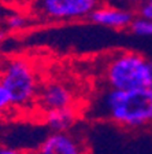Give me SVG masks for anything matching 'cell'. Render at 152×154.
<instances>
[{
    "label": "cell",
    "mask_w": 152,
    "mask_h": 154,
    "mask_svg": "<svg viewBox=\"0 0 152 154\" xmlns=\"http://www.w3.org/2000/svg\"><path fill=\"white\" fill-rule=\"evenodd\" d=\"M86 113L92 119L108 121L127 131L145 129L152 125V91L103 87Z\"/></svg>",
    "instance_id": "1"
},
{
    "label": "cell",
    "mask_w": 152,
    "mask_h": 154,
    "mask_svg": "<svg viewBox=\"0 0 152 154\" xmlns=\"http://www.w3.org/2000/svg\"><path fill=\"white\" fill-rule=\"evenodd\" d=\"M0 80L13 109H28L36 105L40 90L36 69L25 58H8L0 65Z\"/></svg>",
    "instance_id": "2"
},
{
    "label": "cell",
    "mask_w": 152,
    "mask_h": 154,
    "mask_svg": "<svg viewBox=\"0 0 152 154\" xmlns=\"http://www.w3.org/2000/svg\"><path fill=\"white\" fill-rule=\"evenodd\" d=\"M149 59L133 51H121L108 58L101 79L103 87L118 90L147 88Z\"/></svg>",
    "instance_id": "3"
},
{
    "label": "cell",
    "mask_w": 152,
    "mask_h": 154,
    "mask_svg": "<svg viewBox=\"0 0 152 154\" xmlns=\"http://www.w3.org/2000/svg\"><path fill=\"white\" fill-rule=\"evenodd\" d=\"M103 0H30L28 13L40 22H67L88 19Z\"/></svg>",
    "instance_id": "4"
},
{
    "label": "cell",
    "mask_w": 152,
    "mask_h": 154,
    "mask_svg": "<svg viewBox=\"0 0 152 154\" xmlns=\"http://www.w3.org/2000/svg\"><path fill=\"white\" fill-rule=\"evenodd\" d=\"M36 154H89L84 138L70 131L51 132L38 144Z\"/></svg>",
    "instance_id": "5"
},
{
    "label": "cell",
    "mask_w": 152,
    "mask_h": 154,
    "mask_svg": "<svg viewBox=\"0 0 152 154\" xmlns=\"http://www.w3.org/2000/svg\"><path fill=\"white\" fill-rule=\"evenodd\" d=\"M36 105L43 112L70 107L74 106V94L71 88H69L62 81L49 80L40 85Z\"/></svg>",
    "instance_id": "6"
},
{
    "label": "cell",
    "mask_w": 152,
    "mask_h": 154,
    "mask_svg": "<svg viewBox=\"0 0 152 154\" xmlns=\"http://www.w3.org/2000/svg\"><path fill=\"white\" fill-rule=\"evenodd\" d=\"M134 18H136V13L133 10L108 3H101L97 8L93 10V13L89 15L88 19L91 22L104 26V28L125 30L130 28Z\"/></svg>",
    "instance_id": "7"
},
{
    "label": "cell",
    "mask_w": 152,
    "mask_h": 154,
    "mask_svg": "<svg viewBox=\"0 0 152 154\" xmlns=\"http://www.w3.org/2000/svg\"><path fill=\"white\" fill-rule=\"evenodd\" d=\"M44 124L51 129V132H64L70 131L74 127L78 119V112L74 106L63 107V109H54L43 112Z\"/></svg>",
    "instance_id": "8"
},
{
    "label": "cell",
    "mask_w": 152,
    "mask_h": 154,
    "mask_svg": "<svg viewBox=\"0 0 152 154\" xmlns=\"http://www.w3.org/2000/svg\"><path fill=\"white\" fill-rule=\"evenodd\" d=\"M33 21H34V18L28 11L23 13L22 8H19V11L11 14L7 18V28L11 29V30H22V29L28 28Z\"/></svg>",
    "instance_id": "9"
},
{
    "label": "cell",
    "mask_w": 152,
    "mask_h": 154,
    "mask_svg": "<svg viewBox=\"0 0 152 154\" xmlns=\"http://www.w3.org/2000/svg\"><path fill=\"white\" fill-rule=\"evenodd\" d=\"M129 30L137 36H152V21L140 18V17L136 15L134 21L130 25Z\"/></svg>",
    "instance_id": "10"
},
{
    "label": "cell",
    "mask_w": 152,
    "mask_h": 154,
    "mask_svg": "<svg viewBox=\"0 0 152 154\" xmlns=\"http://www.w3.org/2000/svg\"><path fill=\"white\" fill-rule=\"evenodd\" d=\"M144 2H145V0H103V3L114 4V6H119V7H124V8L133 10L134 13H136L137 8H139Z\"/></svg>",
    "instance_id": "11"
},
{
    "label": "cell",
    "mask_w": 152,
    "mask_h": 154,
    "mask_svg": "<svg viewBox=\"0 0 152 154\" xmlns=\"http://www.w3.org/2000/svg\"><path fill=\"white\" fill-rule=\"evenodd\" d=\"M10 109H13V107H11V100H10V96H8V94H7L6 88H4L3 83L0 80V119H1Z\"/></svg>",
    "instance_id": "12"
},
{
    "label": "cell",
    "mask_w": 152,
    "mask_h": 154,
    "mask_svg": "<svg viewBox=\"0 0 152 154\" xmlns=\"http://www.w3.org/2000/svg\"><path fill=\"white\" fill-rule=\"evenodd\" d=\"M136 15L140 17V18L152 21V0H145V2L137 8Z\"/></svg>",
    "instance_id": "13"
},
{
    "label": "cell",
    "mask_w": 152,
    "mask_h": 154,
    "mask_svg": "<svg viewBox=\"0 0 152 154\" xmlns=\"http://www.w3.org/2000/svg\"><path fill=\"white\" fill-rule=\"evenodd\" d=\"M0 154H36L32 151H26V150H21V149H14L10 146H3L0 144Z\"/></svg>",
    "instance_id": "14"
},
{
    "label": "cell",
    "mask_w": 152,
    "mask_h": 154,
    "mask_svg": "<svg viewBox=\"0 0 152 154\" xmlns=\"http://www.w3.org/2000/svg\"><path fill=\"white\" fill-rule=\"evenodd\" d=\"M29 2H30V0H0V3L18 7V8H22V7H25L26 8V6H28Z\"/></svg>",
    "instance_id": "15"
},
{
    "label": "cell",
    "mask_w": 152,
    "mask_h": 154,
    "mask_svg": "<svg viewBox=\"0 0 152 154\" xmlns=\"http://www.w3.org/2000/svg\"><path fill=\"white\" fill-rule=\"evenodd\" d=\"M147 88L152 91V61L148 65V80H147Z\"/></svg>",
    "instance_id": "16"
},
{
    "label": "cell",
    "mask_w": 152,
    "mask_h": 154,
    "mask_svg": "<svg viewBox=\"0 0 152 154\" xmlns=\"http://www.w3.org/2000/svg\"><path fill=\"white\" fill-rule=\"evenodd\" d=\"M4 37H6V32L0 29V43H1V42H3V40H4Z\"/></svg>",
    "instance_id": "17"
}]
</instances>
